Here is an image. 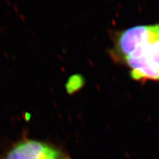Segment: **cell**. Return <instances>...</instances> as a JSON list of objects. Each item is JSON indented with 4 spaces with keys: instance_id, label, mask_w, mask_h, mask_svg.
<instances>
[{
    "instance_id": "3",
    "label": "cell",
    "mask_w": 159,
    "mask_h": 159,
    "mask_svg": "<svg viewBox=\"0 0 159 159\" xmlns=\"http://www.w3.org/2000/svg\"><path fill=\"white\" fill-rule=\"evenodd\" d=\"M64 159H70V158H68V157H67L66 158H64Z\"/></svg>"
},
{
    "instance_id": "1",
    "label": "cell",
    "mask_w": 159,
    "mask_h": 159,
    "mask_svg": "<svg viewBox=\"0 0 159 159\" xmlns=\"http://www.w3.org/2000/svg\"><path fill=\"white\" fill-rule=\"evenodd\" d=\"M117 52L133 79L159 81V23L125 30L117 40Z\"/></svg>"
},
{
    "instance_id": "2",
    "label": "cell",
    "mask_w": 159,
    "mask_h": 159,
    "mask_svg": "<svg viewBox=\"0 0 159 159\" xmlns=\"http://www.w3.org/2000/svg\"><path fill=\"white\" fill-rule=\"evenodd\" d=\"M67 156L47 143L25 140L17 143L4 159H64Z\"/></svg>"
}]
</instances>
